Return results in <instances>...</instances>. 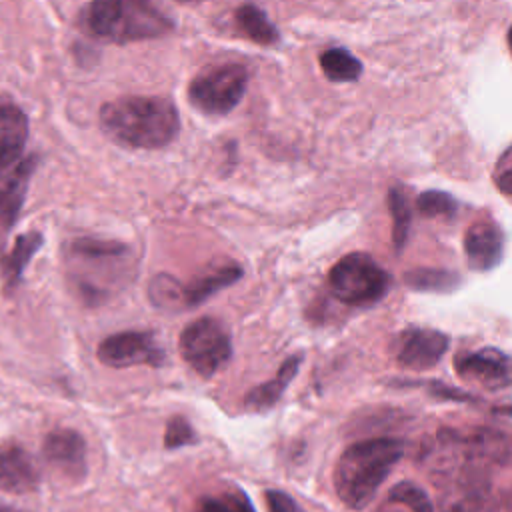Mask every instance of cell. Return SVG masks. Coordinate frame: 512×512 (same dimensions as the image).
<instances>
[{
  "label": "cell",
  "mask_w": 512,
  "mask_h": 512,
  "mask_svg": "<svg viewBox=\"0 0 512 512\" xmlns=\"http://www.w3.org/2000/svg\"><path fill=\"white\" fill-rule=\"evenodd\" d=\"M180 354L184 362L200 376H214L232 354L228 330L216 320L202 316L190 322L180 334Z\"/></svg>",
  "instance_id": "8"
},
{
  "label": "cell",
  "mask_w": 512,
  "mask_h": 512,
  "mask_svg": "<svg viewBox=\"0 0 512 512\" xmlns=\"http://www.w3.org/2000/svg\"><path fill=\"white\" fill-rule=\"evenodd\" d=\"M442 512H494L488 490L464 488V492L444 504Z\"/></svg>",
  "instance_id": "28"
},
{
  "label": "cell",
  "mask_w": 512,
  "mask_h": 512,
  "mask_svg": "<svg viewBox=\"0 0 512 512\" xmlns=\"http://www.w3.org/2000/svg\"><path fill=\"white\" fill-rule=\"evenodd\" d=\"M454 370L460 378L486 390H502L510 386V358L492 346L456 356Z\"/></svg>",
  "instance_id": "11"
},
{
  "label": "cell",
  "mask_w": 512,
  "mask_h": 512,
  "mask_svg": "<svg viewBox=\"0 0 512 512\" xmlns=\"http://www.w3.org/2000/svg\"><path fill=\"white\" fill-rule=\"evenodd\" d=\"M234 22L242 36L248 40L260 44V46H272L278 42V30L268 20V16L254 4H242L234 10Z\"/></svg>",
  "instance_id": "20"
},
{
  "label": "cell",
  "mask_w": 512,
  "mask_h": 512,
  "mask_svg": "<svg viewBox=\"0 0 512 512\" xmlns=\"http://www.w3.org/2000/svg\"><path fill=\"white\" fill-rule=\"evenodd\" d=\"M302 364V354H294L288 356L282 366L278 368L276 376H272L270 380L262 382L260 386L252 388L246 396H244V406L248 410H268L272 408L284 394V390L288 388V384L294 380V376L298 374V368Z\"/></svg>",
  "instance_id": "18"
},
{
  "label": "cell",
  "mask_w": 512,
  "mask_h": 512,
  "mask_svg": "<svg viewBox=\"0 0 512 512\" xmlns=\"http://www.w3.org/2000/svg\"><path fill=\"white\" fill-rule=\"evenodd\" d=\"M266 502L270 512H304V508L290 494L282 490H268Z\"/></svg>",
  "instance_id": "31"
},
{
  "label": "cell",
  "mask_w": 512,
  "mask_h": 512,
  "mask_svg": "<svg viewBox=\"0 0 512 512\" xmlns=\"http://www.w3.org/2000/svg\"><path fill=\"white\" fill-rule=\"evenodd\" d=\"M182 2H198V0H182Z\"/></svg>",
  "instance_id": "33"
},
{
  "label": "cell",
  "mask_w": 512,
  "mask_h": 512,
  "mask_svg": "<svg viewBox=\"0 0 512 512\" xmlns=\"http://www.w3.org/2000/svg\"><path fill=\"white\" fill-rule=\"evenodd\" d=\"M100 126L122 146L156 150L178 136L180 114L166 96H120L100 108Z\"/></svg>",
  "instance_id": "1"
},
{
  "label": "cell",
  "mask_w": 512,
  "mask_h": 512,
  "mask_svg": "<svg viewBox=\"0 0 512 512\" xmlns=\"http://www.w3.org/2000/svg\"><path fill=\"white\" fill-rule=\"evenodd\" d=\"M148 296H150V302L160 310L180 312V310L188 308L186 298H184V284H180L170 274H156L150 280Z\"/></svg>",
  "instance_id": "24"
},
{
  "label": "cell",
  "mask_w": 512,
  "mask_h": 512,
  "mask_svg": "<svg viewBox=\"0 0 512 512\" xmlns=\"http://www.w3.org/2000/svg\"><path fill=\"white\" fill-rule=\"evenodd\" d=\"M42 244H44L42 232L30 230V232L20 234L14 240L12 248L0 258V276H2L6 294L14 292L20 286L28 262L34 258V254L40 250Z\"/></svg>",
  "instance_id": "17"
},
{
  "label": "cell",
  "mask_w": 512,
  "mask_h": 512,
  "mask_svg": "<svg viewBox=\"0 0 512 512\" xmlns=\"http://www.w3.org/2000/svg\"><path fill=\"white\" fill-rule=\"evenodd\" d=\"M36 156L24 150H0V226L10 228L28 192V182L36 168Z\"/></svg>",
  "instance_id": "10"
},
{
  "label": "cell",
  "mask_w": 512,
  "mask_h": 512,
  "mask_svg": "<svg viewBox=\"0 0 512 512\" xmlns=\"http://www.w3.org/2000/svg\"><path fill=\"white\" fill-rule=\"evenodd\" d=\"M248 86V70L240 62L202 68L188 84V102L204 114H228Z\"/></svg>",
  "instance_id": "7"
},
{
  "label": "cell",
  "mask_w": 512,
  "mask_h": 512,
  "mask_svg": "<svg viewBox=\"0 0 512 512\" xmlns=\"http://www.w3.org/2000/svg\"><path fill=\"white\" fill-rule=\"evenodd\" d=\"M0 512H22V510H16L12 506H6V504H0Z\"/></svg>",
  "instance_id": "32"
},
{
  "label": "cell",
  "mask_w": 512,
  "mask_h": 512,
  "mask_svg": "<svg viewBox=\"0 0 512 512\" xmlns=\"http://www.w3.org/2000/svg\"><path fill=\"white\" fill-rule=\"evenodd\" d=\"M28 140L26 112L6 96H0V150H24Z\"/></svg>",
  "instance_id": "19"
},
{
  "label": "cell",
  "mask_w": 512,
  "mask_h": 512,
  "mask_svg": "<svg viewBox=\"0 0 512 512\" xmlns=\"http://www.w3.org/2000/svg\"><path fill=\"white\" fill-rule=\"evenodd\" d=\"M84 24L92 36L116 44L158 38L174 28L150 0H90Z\"/></svg>",
  "instance_id": "4"
},
{
  "label": "cell",
  "mask_w": 512,
  "mask_h": 512,
  "mask_svg": "<svg viewBox=\"0 0 512 512\" xmlns=\"http://www.w3.org/2000/svg\"><path fill=\"white\" fill-rule=\"evenodd\" d=\"M390 274L370 254L342 256L328 272L330 292L348 306H372L390 290Z\"/></svg>",
  "instance_id": "6"
},
{
  "label": "cell",
  "mask_w": 512,
  "mask_h": 512,
  "mask_svg": "<svg viewBox=\"0 0 512 512\" xmlns=\"http://www.w3.org/2000/svg\"><path fill=\"white\" fill-rule=\"evenodd\" d=\"M466 262L476 272L496 268L504 254V234L492 220H476L464 234Z\"/></svg>",
  "instance_id": "14"
},
{
  "label": "cell",
  "mask_w": 512,
  "mask_h": 512,
  "mask_svg": "<svg viewBox=\"0 0 512 512\" xmlns=\"http://www.w3.org/2000/svg\"><path fill=\"white\" fill-rule=\"evenodd\" d=\"M448 350V336L434 328H408L398 336L396 362L408 370H428Z\"/></svg>",
  "instance_id": "13"
},
{
  "label": "cell",
  "mask_w": 512,
  "mask_h": 512,
  "mask_svg": "<svg viewBox=\"0 0 512 512\" xmlns=\"http://www.w3.org/2000/svg\"><path fill=\"white\" fill-rule=\"evenodd\" d=\"M196 442V432L190 426V422L182 416H174L166 424V434H164V446L166 448H180L186 444Z\"/></svg>",
  "instance_id": "29"
},
{
  "label": "cell",
  "mask_w": 512,
  "mask_h": 512,
  "mask_svg": "<svg viewBox=\"0 0 512 512\" xmlns=\"http://www.w3.org/2000/svg\"><path fill=\"white\" fill-rule=\"evenodd\" d=\"M416 208L428 218H452L458 212V202L452 194L442 190H426L416 198Z\"/></svg>",
  "instance_id": "27"
},
{
  "label": "cell",
  "mask_w": 512,
  "mask_h": 512,
  "mask_svg": "<svg viewBox=\"0 0 512 512\" xmlns=\"http://www.w3.org/2000/svg\"><path fill=\"white\" fill-rule=\"evenodd\" d=\"M98 360L110 368L162 366L166 352L152 332L124 330L106 336L96 350Z\"/></svg>",
  "instance_id": "9"
},
{
  "label": "cell",
  "mask_w": 512,
  "mask_h": 512,
  "mask_svg": "<svg viewBox=\"0 0 512 512\" xmlns=\"http://www.w3.org/2000/svg\"><path fill=\"white\" fill-rule=\"evenodd\" d=\"M508 438L494 430H440L424 450V460L430 470H450L454 466H484L504 464L508 460Z\"/></svg>",
  "instance_id": "5"
},
{
  "label": "cell",
  "mask_w": 512,
  "mask_h": 512,
  "mask_svg": "<svg viewBox=\"0 0 512 512\" xmlns=\"http://www.w3.org/2000/svg\"><path fill=\"white\" fill-rule=\"evenodd\" d=\"M242 276V268L234 260L210 262L202 272H198L188 284H184L186 306L194 308L208 300L218 290L234 284Z\"/></svg>",
  "instance_id": "16"
},
{
  "label": "cell",
  "mask_w": 512,
  "mask_h": 512,
  "mask_svg": "<svg viewBox=\"0 0 512 512\" xmlns=\"http://www.w3.org/2000/svg\"><path fill=\"white\" fill-rule=\"evenodd\" d=\"M38 482V466L24 448L16 444L0 446V490L24 494L36 490Z\"/></svg>",
  "instance_id": "15"
},
{
  "label": "cell",
  "mask_w": 512,
  "mask_h": 512,
  "mask_svg": "<svg viewBox=\"0 0 512 512\" xmlns=\"http://www.w3.org/2000/svg\"><path fill=\"white\" fill-rule=\"evenodd\" d=\"M66 266L76 294L96 306L126 282L132 256L124 242L80 236L66 246Z\"/></svg>",
  "instance_id": "2"
},
{
  "label": "cell",
  "mask_w": 512,
  "mask_h": 512,
  "mask_svg": "<svg viewBox=\"0 0 512 512\" xmlns=\"http://www.w3.org/2000/svg\"><path fill=\"white\" fill-rule=\"evenodd\" d=\"M402 456L404 442L398 438H372L350 444L334 468V490L342 504L352 510L366 508Z\"/></svg>",
  "instance_id": "3"
},
{
  "label": "cell",
  "mask_w": 512,
  "mask_h": 512,
  "mask_svg": "<svg viewBox=\"0 0 512 512\" xmlns=\"http://www.w3.org/2000/svg\"><path fill=\"white\" fill-rule=\"evenodd\" d=\"M388 208L392 214V242L394 250L400 252L406 244L408 232H410V220H412V210L408 204V198L402 188H392L388 192Z\"/></svg>",
  "instance_id": "26"
},
{
  "label": "cell",
  "mask_w": 512,
  "mask_h": 512,
  "mask_svg": "<svg viewBox=\"0 0 512 512\" xmlns=\"http://www.w3.org/2000/svg\"><path fill=\"white\" fill-rule=\"evenodd\" d=\"M196 512H256L250 498L240 488H226L216 494L202 496Z\"/></svg>",
  "instance_id": "25"
},
{
  "label": "cell",
  "mask_w": 512,
  "mask_h": 512,
  "mask_svg": "<svg viewBox=\"0 0 512 512\" xmlns=\"http://www.w3.org/2000/svg\"><path fill=\"white\" fill-rule=\"evenodd\" d=\"M494 182L500 188L502 194H510L512 192V160H510V148H506L500 156V160L496 162L494 168Z\"/></svg>",
  "instance_id": "30"
},
{
  "label": "cell",
  "mask_w": 512,
  "mask_h": 512,
  "mask_svg": "<svg viewBox=\"0 0 512 512\" xmlns=\"http://www.w3.org/2000/svg\"><path fill=\"white\" fill-rule=\"evenodd\" d=\"M46 462L70 482H80L86 476V442L72 428H56L46 434L42 444Z\"/></svg>",
  "instance_id": "12"
},
{
  "label": "cell",
  "mask_w": 512,
  "mask_h": 512,
  "mask_svg": "<svg viewBox=\"0 0 512 512\" xmlns=\"http://www.w3.org/2000/svg\"><path fill=\"white\" fill-rule=\"evenodd\" d=\"M380 512H434L428 494L414 482H400L390 488Z\"/></svg>",
  "instance_id": "22"
},
{
  "label": "cell",
  "mask_w": 512,
  "mask_h": 512,
  "mask_svg": "<svg viewBox=\"0 0 512 512\" xmlns=\"http://www.w3.org/2000/svg\"><path fill=\"white\" fill-rule=\"evenodd\" d=\"M404 284L412 290L418 292H434V294H448L460 288L462 278L454 270H444V268H412L404 274Z\"/></svg>",
  "instance_id": "21"
},
{
  "label": "cell",
  "mask_w": 512,
  "mask_h": 512,
  "mask_svg": "<svg viewBox=\"0 0 512 512\" xmlns=\"http://www.w3.org/2000/svg\"><path fill=\"white\" fill-rule=\"evenodd\" d=\"M320 68L332 82H354L362 76V62L346 48H328L320 54Z\"/></svg>",
  "instance_id": "23"
}]
</instances>
